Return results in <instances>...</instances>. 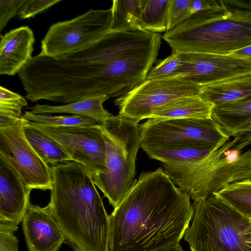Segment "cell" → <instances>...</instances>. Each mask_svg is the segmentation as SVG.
<instances>
[{
  "mask_svg": "<svg viewBox=\"0 0 251 251\" xmlns=\"http://www.w3.org/2000/svg\"><path fill=\"white\" fill-rule=\"evenodd\" d=\"M24 132L30 145L48 165L72 161L71 158L62 146L52 138L31 126L26 119Z\"/></svg>",
  "mask_w": 251,
  "mask_h": 251,
  "instance_id": "obj_20",
  "label": "cell"
},
{
  "mask_svg": "<svg viewBox=\"0 0 251 251\" xmlns=\"http://www.w3.org/2000/svg\"><path fill=\"white\" fill-rule=\"evenodd\" d=\"M191 2V0H171L167 31L180 25L192 15Z\"/></svg>",
  "mask_w": 251,
  "mask_h": 251,
  "instance_id": "obj_28",
  "label": "cell"
},
{
  "mask_svg": "<svg viewBox=\"0 0 251 251\" xmlns=\"http://www.w3.org/2000/svg\"><path fill=\"white\" fill-rule=\"evenodd\" d=\"M139 132L143 150L152 147L193 146L215 151L228 142L230 138L212 118H149L139 125Z\"/></svg>",
  "mask_w": 251,
  "mask_h": 251,
  "instance_id": "obj_7",
  "label": "cell"
},
{
  "mask_svg": "<svg viewBox=\"0 0 251 251\" xmlns=\"http://www.w3.org/2000/svg\"><path fill=\"white\" fill-rule=\"evenodd\" d=\"M212 118L230 137L251 126V95L243 100L214 107Z\"/></svg>",
  "mask_w": 251,
  "mask_h": 251,
  "instance_id": "obj_19",
  "label": "cell"
},
{
  "mask_svg": "<svg viewBox=\"0 0 251 251\" xmlns=\"http://www.w3.org/2000/svg\"><path fill=\"white\" fill-rule=\"evenodd\" d=\"M192 205L193 219L184 235L191 251H251L250 219L214 194Z\"/></svg>",
  "mask_w": 251,
  "mask_h": 251,
  "instance_id": "obj_5",
  "label": "cell"
},
{
  "mask_svg": "<svg viewBox=\"0 0 251 251\" xmlns=\"http://www.w3.org/2000/svg\"><path fill=\"white\" fill-rule=\"evenodd\" d=\"M35 41L33 32L28 26L11 29L0 35V75L18 74L33 57Z\"/></svg>",
  "mask_w": 251,
  "mask_h": 251,
  "instance_id": "obj_15",
  "label": "cell"
},
{
  "mask_svg": "<svg viewBox=\"0 0 251 251\" xmlns=\"http://www.w3.org/2000/svg\"><path fill=\"white\" fill-rule=\"evenodd\" d=\"M233 137V141L235 145L232 148L241 152L244 148L251 145V126L246 129L235 134Z\"/></svg>",
  "mask_w": 251,
  "mask_h": 251,
  "instance_id": "obj_32",
  "label": "cell"
},
{
  "mask_svg": "<svg viewBox=\"0 0 251 251\" xmlns=\"http://www.w3.org/2000/svg\"><path fill=\"white\" fill-rule=\"evenodd\" d=\"M24 115L26 119L32 123L53 126H82L98 124L92 118L76 115L52 116L49 114H34L26 111Z\"/></svg>",
  "mask_w": 251,
  "mask_h": 251,
  "instance_id": "obj_25",
  "label": "cell"
},
{
  "mask_svg": "<svg viewBox=\"0 0 251 251\" xmlns=\"http://www.w3.org/2000/svg\"><path fill=\"white\" fill-rule=\"evenodd\" d=\"M25 0H0V31L7 25L11 18L17 14Z\"/></svg>",
  "mask_w": 251,
  "mask_h": 251,
  "instance_id": "obj_31",
  "label": "cell"
},
{
  "mask_svg": "<svg viewBox=\"0 0 251 251\" xmlns=\"http://www.w3.org/2000/svg\"><path fill=\"white\" fill-rule=\"evenodd\" d=\"M26 120L25 117L14 125L0 128V157L17 173L28 188L51 190V167L26 139L24 132Z\"/></svg>",
  "mask_w": 251,
  "mask_h": 251,
  "instance_id": "obj_10",
  "label": "cell"
},
{
  "mask_svg": "<svg viewBox=\"0 0 251 251\" xmlns=\"http://www.w3.org/2000/svg\"><path fill=\"white\" fill-rule=\"evenodd\" d=\"M194 213L189 195L164 170L142 173L109 215V251H159L178 243Z\"/></svg>",
  "mask_w": 251,
  "mask_h": 251,
  "instance_id": "obj_1",
  "label": "cell"
},
{
  "mask_svg": "<svg viewBox=\"0 0 251 251\" xmlns=\"http://www.w3.org/2000/svg\"><path fill=\"white\" fill-rule=\"evenodd\" d=\"M27 105L25 99L2 86L0 87V113L22 118V109Z\"/></svg>",
  "mask_w": 251,
  "mask_h": 251,
  "instance_id": "obj_27",
  "label": "cell"
},
{
  "mask_svg": "<svg viewBox=\"0 0 251 251\" xmlns=\"http://www.w3.org/2000/svg\"><path fill=\"white\" fill-rule=\"evenodd\" d=\"M142 6V0H113L110 31L139 30L137 23Z\"/></svg>",
  "mask_w": 251,
  "mask_h": 251,
  "instance_id": "obj_24",
  "label": "cell"
},
{
  "mask_svg": "<svg viewBox=\"0 0 251 251\" xmlns=\"http://www.w3.org/2000/svg\"><path fill=\"white\" fill-rule=\"evenodd\" d=\"M109 98L102 95L86 98L77 101L61 105L39 104L26 108L34 114L69 113L92 118L100 125L112 116L103 106V103Z\"/></svg>",
  "mask_w": 251,
  "mask_h": 251,
  "instance_id": "obj_17",
  "label": "cell"
},
{
  "mask_svg": "<svg viewBox=\"0 0 251 251\" xmlns=\"http://www.w3.org/2000/svg\"><path fill=\"white\" fill-rule=\"evenodd\" d=\"M171 0H142L138 29L152 33L166 32Z\"/></svg>",
  "mask_w": 251,
  "mask_h": 251,
  "instance_id": "obj_22",
  "label": "cell"
},
{
  "mask_svg": "<svg viewBox=\"0 0 251 251\" xmlns=\"http://www.w3.org/2000/svg\"><path fill=\"white\" fill-rule=\"evenodd\" d=\"M31 191L17 173L0 157V222L18 226L30 202Z\"/></svg>",
  "mask_w": 251,
  "mask_h": 251,
  "instance_id": "obj_14",
  "label": "cell"
},
{
  "mask_svg": "<svg viewBox=\"0 0 251 251\" xmlns=\"http://www.w3.org/2000/svg\"><path fill=\"white\" fill-rule=\"evenodd\" d=\"M180 54L183 62L181 76L201 85L251 74V59L249 58L233 54Z\"/></svg>",
  "mask_w": 251,
  "mask_h": 251,
  "instance_id": "obj_12",
  "label": "cell"
},
{
  "mask_svg": "<svg viewBox=\"0 0 251 251\" xmlns=\"http://www.w3.org/2000/svg\"><path fill=\"white\" fill-rule=\"evenodd\" d=\"M213 108L211 103L199 95L188 96L166 104L151 115L149 118L209 119L212 118Z\"/></svg>",
  "mask_w": 251,
  "mask_h": 251,
  "instance_id": "obj_18",
  "label": "cell"
},
{
  "mask_svg": "<svg viewBox=\"0 0 251 251\" xmlns=\"http://www.w3.org/2000/svg\"><path fill=\"white\" fill-rule=\"evenodd\" d=\"M159 251H183V250L178 243L173 244Z\"/></svg>",
  "mask_w": 251,
  "mask_h": 251,
  "instance_id": "obj_35",
  "label": "cell"
},
{
  "mask_svg": "<svg viewBox=\"0 0 251 251\" xmlns=\"http://www.w3.org/2000/svg\"><path fill=\"white\" fill-rule=\"evenodd\" d=\"M246 233L248 237V242L251 243V219H250V224L246 230Z\"/></svg>",
  "mask_w": 251,
  "mask_h": 251,
  "instance_id": "obj_36",
  "label": "cell"
},
{
  "mask_svg": "<svg viewBox=\"0 0 251 251\" xmlns=\"http://www.w3.org/2000/svg\"><path fill=\"white\" fill-rule=\"evenodd\" d=\"M251 95V74L201 85L200 97L214 107L234 102Z\"/></svg>",
  "mask_w": 251,
  "mask_h": 251,
  "instance_id": "obj_16",
  "label": "cell"
},
{
  "mask_svg": "<svg viewBox=\"0 0 251 251\" xmlns=\"http://www.w3.org/2000/svg\"><path fill=\"white\" fill-rule=\"evenodd\" d=\"M182 65L180 53L172 51L170 56L151 68L146 79H166L181 76Z\"/></svg>",
  "mask_w": 251,
  "mask_h": 251,
  "instance_id": "obj_26",
  "label": "cell"
},
{
  "mask_svg": "<svg viewBox=\"0 0 251 251\" xmlns=\"http://www.w3.org/2000/svg\"><path fill=\"white\" fill-rule=\"evenodd\" d=\"M22 228L29 251H59L67 240L48 204L40 207L29 202Z\"/></svg>",
  "mask_w": 251,
  "mask_h": 251,
  "instance_id": "obj_13",
  "label": "cell"
},
{
  "mask_svg": "<svg viewBox=\"0 0 251 251\" xmlns=\"http://www.w3.org/2000/svg\"><path fill=\"white\" fill-rule=\"evenodd\" d=\"M233 140L191 163L167 165L164 171L193 201L206 198L229 184L251 179V150L233 149Z\"/></svg>",
  "mask_w": 251,
  "mask_h": 251,
  "instance_id": "obj_4",
  "label": "cell"
},
{
  "mask_svg": "<svg viewBox=\"0 0 251 251\" xmlns=\"http://www.w3.org/2000/svg\"><path fill=\"white\" fill-rule=\"evenodd\" d=\"M201 85L186 77L146 79L115 100L120 116L138 124L158 109L185 97L199 95Z\"/></svg>",
  "mask_w": 251,
  "mask_h": 251,
  "instance_id": "obj_9",
  "label": "cell"
},
{
  "mask_svg": "<svg viewBox=\"0 0 251 251\" xmlns=\"http://www.w3.org/2000/svg\"><path fill=\"white\" fill-rule=\"evenodd\" d=\"M48 204L67 241L81 251H109L110 221L90 172L70 161L51 167Z\"/></svg>",
  "mask_w": 251,
  "mask_h": 251,
  "instance_id": "obj_2",
  "label": "cell"
},
{
  "mask_svg": "<svg viewBox=\"0 0 251 251\" xmlns=\"http://www.w3.org/2000/svg\"><path fill=\"white\" fill-rule=\"evenodd\" d=\"M18 226L0 222V251H18Z\"/></svg>",
  "mask_w": 251,
  "mask_h": 251,
  "instance_id": "obj_30",
  "label": "cell"
},
{
  "mask_svg": "<svg viewBox=\"0 0 251 251\" xmlns=\"http://www.w3.org/2000/svg\"><path fill=\"white\" fill-rule=\"evenodd\" d=\"M172 51L229 54L251 45V10L217 0L165 32Z\"/></svg>",
  "mask_w": 251,
  "mask_h": 251,
  "instance_id": "obj_3",
  "label": "cell"
},
{
  "mask_svg": "<svg viewBox=\"0 0 251 251\" xmlns=\"http://www.w3.org/2000/svg\"><path fill=\"white\" fill-rule=\"evenodd\" d=\"M231 54L251 59V45L239 50Z\"/></svg>",
  "mask_w": 251,
  "mask_h": 251,
  "instance_id": "obj_34",
  "label": "cell"
},
{
  "mask_svg": "<svg viewBox=\"0 0 251 251\" xmlns=\"http://www.w3.org/2000/svg\"><path fill=\"white\" fill-rule=\"evenodd\" d=\"M102 126L106 146L105 170L92 177L95 185L115 208L135 179V162L141 144L139 126L118 115L108 118Z\"/></svg>",
  "mask_w": 251,
  "mask_h": 251,
  "instance_id": "obj_6",
  "label": "cell"
},
{
  "mask_svg": "<svg viewBox=\"0 0 251 251\" xmlns=\"http://www.w3.org/2000/svg\"><path fill=\"white\" fill-rule=\"evenodd\" d=\"M68 243L71 246L73 251H81L75 245L71 242L68 241Z\"/></svg>",
  "mask_w": 251,
  "mask_h": 251,
  "instance_id": "obj_37",
  "label": "cell"
},
{
  "mask_svg": "<svg viewBox=\"0 0 251 251\" xmlns=\"http://www.w3.org/2000/svg\"><path fill=\"white\" fill-rule=\"evenodd\" d=\"M235 6L251 10V0H226Z\"/></svg>",
  "mask_w": 251,
  "mask_h": 251,
  "instance_id": "obj_33",
  "label": "cell"
},
{
  "mask_svg": "<svg viewBox=\"0 0 251 251\" xmlns=\"http://www.w3.org/2000/svg\"><path fill=\"white\" fill-rule=\"evenodd\" d=\"M62 0H25L17 15L21 20L33 17Z\"/></svg>",
  "mask_w": 251,
  "mask_h": 251,
  "instance_id": "obj_29",
  "label": "cell"
},
{
  "mask_svg": "<svg viewBox=\"0 0 251 251\" xmlns=\"http://www.w3.org/2000/svg\"><path fill=\"white\" fill-rule=\"evenodd\" d=\"M112 18L108 9H91L69 20L51 25L41 41V55L58 59L96 43L109 32Z\"/></svg>",
  "mask_w": 251,
  "mask_h": 251,
  "instance_id": "obj_8",
  "label": "cell"
},
{
  "mask_svg": "<svg viewBox=\"0 0 251 251\" xmlns=\"http://www.w3.org/2000/svg\"><path fill=\"white\" fill-rule=\"evenodd\" d=\"M151 159L167 165L191 163L200 161L210 152V150L193 146L161 147L143 150Z\"/></svg>",
  "mask_w": 251,
  "mask_h": 251,
  "instance_id": "obj_21",
  "label": "cell"
},
{
  "mask_svg": "<svg viewBox=\"0 0 251 251\" xmlns=\"http://www.w3.org/2000/svg\"><path fill=\"white\" fill-rule=\"evenodd\" d=\"M28 123L58 143L72 161L82 165L92 176L104 171L106 146L101 125L53 126Z\"/></svg>",
  "mask_w": 251,
  "mask_h": 251,
  "instance_id": "obj_11",
  "label": "cell"
},
{
  "mask_svg": "<svg viewBox=\"0 0 251 251\" xmlns=\"http://www.w3.org/2000/svg\"><path fill=\"white\" fill-rule=\"evenodd\" d=\"M213 194L242 216L251 219V179L231 183Z\"/></svg>",
  "mask_w": 251,
  "mask_h": 251,
  "instance_id": "obj_23",
  "label": "cell"
}]
</instances>
